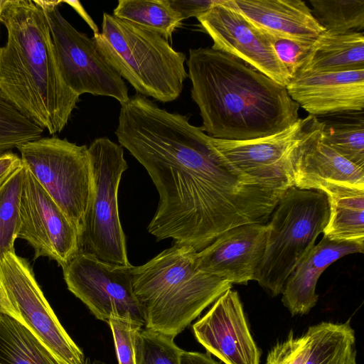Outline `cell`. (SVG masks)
Returning <instances> with one entry per match:
<instances>
[{
    "label": "cell",
    "mask_w": 364,
    "mask_h": 364,
    "mask_svg": "<svg viewBox=\"0 0 364 364\" xmlns=\"http://www.w3.org/2000/svg\"><path fill=\"white\" fill-rule=\"evenodd\" d=\"M189 117L136 93L121 105L115 134L159 193L148 232L199 252L229 229L265 224L284 191L234 166Z\"/></svg>",
    "instance_id": "1"
},
{
    "label": "cell",
    "mask_w": 364,
    "mask_h": 364,
    "mask_svg": "<svg viewBox=\"0 0 364 364\" xmlns=\"http://www.w3.org/2000/svg\"><path fill=\"white\" fill-rule=\"evenodd\" d=\"M186 64L201 127L212 138H264L288 129L300 118L299 106L286 87L237 57L198 48L190 49Z\"/></svg>",
    "instance_id": "2"
},
{
    "label": "cell",
    "mask_w": 364,
    "mask_h": 364,
    "mask_svg": "<svg viewBox=\"0 0 364 364\" xmlns=\"http://www.w3.org/2000/svg\"><path fill=\"white\" fill-rule=\"evenodd\" d=\"M1 23L0 93L23 115L53 135L60 133L80 101L64 82L43 9L32 0H4Z\"/></svg>",
    "instance_id": "3"
},
{
    "label": "cell",
    "mask_w": 364,
    "mask_h": 364,
    "mask_svg": "<svg viewBox=\"0 0 364 364\" xmlns=\"http://www.w3.org/2000/svg\"><path fill=\"white\" fill-rule=\"evenodd\" d=\"M196 252L191 246L174 243L146 263L130 267L145 328L175 338L232 288L228 281L200 269Z\"/></svg>",
    "instance_id": "4"
},
{
    "label": "cell",
    "mask_w": 364,
    "mask_h": 364,
    "mask_svg": "<svg viewBox=\"0 0 364 364\" xmlns=\"http://www.w3.org/2000/svg\"><path fill=\"white\" fill-rule=\"evenodd\" d=\"M100 55L138 94L162 102L176 100L188 77L186 55L160 34L107 13L92 37Z\"/></svg>",
    "instance_id": "5"
},
{
    "label": "cell",
    "mask_w": 364,
    "mask_h": 364,
    "mask_svg": "<svg viewBox=\"0 0 364 364\" xmlns=\"http://www.w3.org/2000/svg\"><path fill=\"white\" fill-rule=\"evenodd\" d=\"M329 215L324 192L286 189L266 223L264 253L254 280L272 296L282 294L288 277L323 232Z\"/></svg>",
    "instance_id": "6"
},
{
    "label": "cell",
    "mask_w": 364,
    "mask_h": 364,
    "mask_svg": "<svg viewBox=\"0 0 364 364\" xmlns=\"http://www.w3.org/2000/svg\"><path fill=\"white\" fill-rule=\"evenodd\" d=\"M88 152L92 191L78 232V253L111 265L132 267L118 210L119 183L128 168L123 148L107 137H100L90 144Z\"/></svg>",
    "instance_id": "7"
},
{
    "label": "cell",
    "mask_w": 364,
    "mask_h": 364,
    "mask_svg": "<svg viewBox=\"0 0 364 364\" xmlns=\"http://www.w3.org/2000/svg\"><path fill=\"white\" fill-rule=\"evenodd\" d=\"M17 149L22 164L28 168L79 232L92 191L88 147L54 136L41 137Z\"/></svg>",
    "instance_id": "8"
},
{
    "label": "cell",
    "mask_w": 364,
    "mask_h": 364,
    "mask_svg": "<svg viewBox=\"0 0 364 364\" xmlns=\"http://www.w3.org/2000/svg\"><path fill=\"white\" fill-rule=\"evenodd\" d=\"M0 312L28 328L60 364H84L82 350L58 320L29 262L15 250L0 260Z\"/></svg>",
    "instance_id": "9"
},
{
    "label": "cell",
    "mask_w": 364,
    "mask_h": 364,
    "mask_svg": "<svg viewBox=\"0 0 364 364\" xmlns=\"http://www.w3.org/2000/svg\"><path fill=\"white\" fill-rule=\"evenodd\" d=\"M43 9L60 75L76 95L112 97L121 105L129 97L122 78L100 55L93 38L74 28L60 14L62 1L35 0Z\"/></svg>",
    "instance_id": "10"
},
{
    "label": "cell",
    "mask_w": 364,
    "mask_h": 364,
    "mask_svg": "<svg viewBox=\"0 0 364 364\" xmlns=\"http://www.w3.org/2000/svg\"><path fill=\"white\" fill-rule=\"evenodd\" d=\"M130 267L77 253L63 268V278L68 289L97 319L108 323L111 316H118L144 327V311L134 293Z\"/></svg>",
    "instance_id": "11"
},
{
    "label": "cell",
    "mask_w": 364,
    "mask_h": 364,
    "mask_svg": "<svg viewBox=\"0 0 364 364\" xmlns=\"http://www.w3.org/2000/svg\"><path fill=\"white\" fill-rule=\"evenodd\" d=\"M18 238L63 268L78 253V232L63 210L23 164Z\"/></svg>",
    "instance_id": "12"
},
{
    "label": "cell",
    "mask_w": 364,
    "mask_h": 364,
    "mask_svg": "<svg viewBox=\"0 0 364 364\" xmlns=\"http://www.w3.org/2000/svg\"><path fill=\"white\" fill-rule=\"evenodd\" d=\"M215 50L230 54L286 87L291 77L261 31L224 0L197 17Z\"/></svg>",
    "instance_id": "13"
},
{
    "label": "cell",
    "mask_w": 364,
    "mask_h": 364,
    "mask_svg": "<svg viewBox=\"0 0 364 364\" xmlns=\"http://www.w3.org/2000/svg\"><path fill=\"white\" fill-rule=\"evenodd\" d=\"M308 117L288 129L264 138L228 141L212 138L217 150L234 166L272 189L293 186L290 153L301 138Z\"/></svg>",
    "instance_id": "14"
},
{
    "label": "cell",
    "mask_w": 364,
    "mask_h": 364,
    "mask_svg": "<svg viewBox=\"0 0 364 364\" xmlns=\"http://www.w3.org/2000/svg\"><path fill=\"white\" fill-rule=\"evenodd\" d=\"M293 186L323 191L330 186L364 190V167L349 161L323 140L321 122L308 116L302 135L290 153Z\"/></svg>",
    "instance_id": "15"
},
{
    "label": "cell",
    "mask_w": 364,
    "mask_h": 364,
    "mask_svg": "<svg viewBox=\"0 0 364 364\" xmlns=\"http://www.w3.org/2000/svg\"><path fill=\"white\" fill-rule=\"evenodd\" d=\"M192 329L207 353L225 364H259L261 351L236 291L230 289L223 294Z\"/></svg>",
    "instance_id": "16"
},
{
    "label": "cell",
    "mask_w": 364,
    "mask_h": 364,
    "mask_svg": "<svg viewBox=\"0 0 364 364\" xmlns=\"http://www.w3.org/2000/svg\"><path fill=\"white\" fill-rule=\"evenodd\" d=\"M266 223H247L229 229L196 252L198 267L231 284L254 280L263 258Z\"/></svg>",
    "instance_id": "17"
},
{
    "label": "cell",
    "mask_w": 364,
    "mask_h": 364,
    "mask_svg": "<svg viewBox=\"0 0 364 364\" xmlns=\"http://www.w3.org/2000/svg\"><path fill=\"white\" fill-rule=\"evenodd\" d=\"M286 88L291 98L310 116L363 112L364 69L297 73Z\"/></svg>",
    "instance_id": "18"
},
{
    "label": "cell",
    "mask_w": 364,
    "mask_h": 364,
    "mask_svg": "<svg viewBox=\"0 0 364 364\" xmlns=\"http://www.w3.org/2000/svg\"><path fill=\"white\" fill-rule=\"evenodd\" d=\"M364 242L332 240L323 236L288 277L282 301L292 316L308 314L317 303V282L332 263L350 254L363 253Z\"/></svg>",
    "instance_id": "19"
},
{
    "label": "cell",
    "mask_w": 364,
    "mask_h": 364,
    "mask_svg": "<svg viewBox=\"0 0 364 364\" xmlns=\"http://www.w3.org/2000/svg\"><path fill=\"white\" fill-rule=\"evenodd\" d=\"M258 29L314 42L325 30L301 0H224Z\"/></svg>",
    "instance_id": "20"
},
{
    "label": "cell",
    "mask_w": 364,
    "mask_h": 364,
    "mask_svg": "<svg viewBox=\"0 0 364 364\" xmlns=\"http://www.w3.org/2000/svg\"><path fill=\"white\" fill-rule=\"evenodd\" d=\"M364 69L363 31L331 33L324 31L314 41L297 73L352 71Z\"/></svg>",
    "instance_id": "21"
},
{
    "label": "cell",
    "mask_w": 364,
    "mask_h": 364,
    "mask_svg": "<svg viewBox=\"0 0 364 364\" xmlns=\"http://www.w3.org/2000/svg\"><path fill=\"white\" fill-rule=\"evenodd\" d=\"M330 215L323 236L332 240L364 242V190L330 186Z\"/></svg>",
    "instance_id": "22"
},
{
    "label": "cell",
    "mask_w": 364,
    "mask_h": 364,
    "mask_svg": "<svg viewBox=\"0 0 364 364\" xmlns=\"http://www.w3.org/2000/svg\"><path fill=\"white\" fill-rule=\"evenodd\" d=\"M304 364H357L355 332L349 321L311 326Z\"/></svg>",
    "instance_id": "23"
},
{
    "label": "cell",
    "mask_w": 364,
    "mask_h": 364,
    "mask_svg": "<svg viewBox=\"0 0 364 364\" xmlns=\"http://www.w3.org/2000/svg\"><path fill=\"white\" fill-rule=\"evenodd\" d=\"M0 364H60L24 326L0 312Z\"/></svg>",
    "instance_id": "24"
},
{
    "label": "cell",
    "mask_w": 364,
    "mask_h": 364,
    "mask_svg": "<svg viewBox=\"0 0 364 364\" xmlns=\"http://www.w3.org/2000/svg\"><path fill=\"white\" fill-rule=\"evenodd\" d=\"M113 16L171 38L183 19L168 0H119Z\"/></svg>",
    "instance_id": "25"
},
{
    "label": "cell",
    "mask_w": 364,
    "mask_h": 364,
    "mask_svg": "<svg viewBox=\"0 0 364 364\" xmlns=\"http://www.w3.org/2000/svg\"><path fill=\"white\" fill-rule=\"evenodd\" d=\"M333 116L331 119H319L323 141L349 161L364 167L363 112Z\"/></svg>",
    "instance_id": "26"
},
{
    "label": "cell",
    "mask_w": 364,
    "mask_h": 364,
    "mask_svg": "<svg viewBox=\"0 0 364 364\" xmlns=\"http://www.w3.org/2000/svg\"><path fill=\"white\" fill-rule=\"evenodd\" d=\"M309 3L314 18L325 31L363 32L364 0H309Z\"/></svg>",
    "instance_id": "27"
},
{
    "label": "cell",
    "mask_w": 364,
    "mask_h": 364,
    "mask_svg": "<svg viewBox=\"0 0 364 364\" xmlns=\"http://www.w3.org/2000/svg\"><path fill=\"white\" fill-rule=\"evenodd\" d=\"M23 167L14 171L0 186V260L14 251L20 220Z\"/></svg>",
    "instance_id": "28"
},
{
    "label": "cell",
    "mask_w": 364,
    "mask_h": 364,
    "mask_svg": "<svg viewBox=\"0 0 364 364\" xmlns=\"http://www.w3.org/2000/svg\"><path fill=\"white\" fill-rule=\"evenodd\" d=\"M43 132L0 93V155L41 138Z\"/></svg>",
    "instance_id": "29"
},
{
    "label": "cell",
    "mask_w": 364,
    "mask_h": 364,
    "mask_svg": "<svg viewBox=\"0 0 364 364\" xmlns=\"http://www.w3.org/2000/svg\"><path fill=\"white\" fill-rule=\"evenodd\" d=\"M136 364H181L174 337L142 328L135 337Z\"/></svg>",
    "instance_id": "30"
},
{
    "label": "cell",
    "mask_w": 364,
    "mask_h": 364,
    "mask_svg": "<svg viewBox=\"0 0 364 364\" xmlns=\"http://www.w3.org/2000/svg\"><path fill=\"white\" fill-rule=\"evenodd\" d=\"M259 30L271 44L277 58L285 67L291 79L309 55L314 41H299Z\"/></svg>",
    "instance_id": "31"
},
{
    "label": "cell",
    "mask_w": 364,
    "mask_h": 364,
    "mask_svg": "<svg viewBox=\"0 0 364 364\" xmlns=\"http://www.w3.org/2000/svg\"><path fill=\"white\" fill-rule=\"evenodd\" d=\"M107 323L112 333L118 364H136L135 337L144 326L118 316H111Z\"/></svg>",
    "instance_id": "32"
},
{
    "label": "cell",
    "mask_w": 364,
    "mask_h": 364,
    "mask_svg": "<svg viewBox=\"0 0 364 364\" xmlns=\"http://www.w3.org/2000/svg\"><path fill=\"white\" fill-rule=\"evenodd\" d=\"M307 332L300 336L291 331L288 337L269 351L264 364H304L309 351Z\"/></svg>",
    "instance_id": "33"
},
{
    "label": "cell",
    "mask_w": 364,
    "mask_h": 364,
    "mask_svg": "<svg viewBox=\"0 0 364 364\" xmlns=\"http://www.w3.org/2000/svg\"><path fill=\"white\" fill-rule=\"evenodd\" d=\"M171 7L183 20L205 14L220 0H168Z\"/></svg>",
    "instance_id": "34"
},
{
    "label": "cell",
    "mask_w": 364,
    "mask_h": 364,
    "mask_svg": "<svg viewBox=\"0 0 364 364\" xmlns=\"http://www.w3.org/2000/svg\"><path fill=\"white\" fill-rule=\"evenodd\" d=\"M21 165V157L14 152L9 151L0 155V186Z\"/></svg>",
    "instance_id": "35"
},
{
    "label": "cell",
    "mask_w": 364,
    "mask_h": 364,
    "mask_svg": "<svg viewBox=\"0 0 364 364\" xmlns=\"http://www.w3.org/2000/svg\"><path fill=\"white\" fill-rule=\"evenodd\" d=\"M181 364H220L208 353L183 350L180 358Z\"/></svg>",
    "instance_id": "36"
},
{
    "label": "cell",
    "mask_w": 364,
    "mask_h": 364,
    "mask_svg": "<svg viewBox=\"0 0 364 364\" xmlns=\"http://www.w3.org/2000/svg\"><path fill=\"white\" fill-rule=\"evenodd\" d=\"M62 3H67L73 6L79 14L80 15L84 18L85 21L89 23L90 28L93 30L94 34L100 33L97 26L95 23L92 21L88 14L85 12L84 9L82 7L80 3L77 1H62Z\"/></svg>",
    "instance_id": "37"
},
{
    "label": "cell",
    "mask_w": 364,
    "mask_h": 364,
    "mask_svg": "<svg viewBox=\"0 0 364 364\" xmlns=\"http://www.w3.org/2000/svg\"><path fill=\"white\" fill-rule=\"evenodd\" d=\"M84 364H105L104 362L99 360H91L90 358H85Z\"/></svg>",
    "instance_id": "38"
},
{
    "label": "cell",
    "mask_w": 364,
    "mask_h": 364,
    "mask_svg": "<svg viewBox=\"0 0 364 364\" xmlns=\"http://www.w3.org/2000/svg\"><path fill=\"white\" fill-rule=\"evenodd\" d=\"M4 0H0V23H1V13L3 9Z\"/></svg>",
    "instance_id": "39"
}]
</instances>
